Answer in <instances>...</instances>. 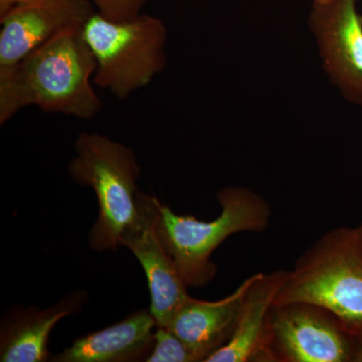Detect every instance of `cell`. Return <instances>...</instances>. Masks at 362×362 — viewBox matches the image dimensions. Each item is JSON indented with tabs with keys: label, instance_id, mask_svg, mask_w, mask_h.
Returning <instances> with one entry per match:
<instances>
[{
	"label": "cell",
	"instance_id": "obj_1",
	"mask_svg": "<svg viewBox=\"0 0 362 362\" xmlns=\"http://www.w3.org/2000/svg\"><path fill=\"white\" fill-rule=\"evenodd\" d=\"M83 28L59 33L0 74V125L30 106L82 120L98 115L103 103L92 85L96 59Z\"/></svg>",
	"mask_w": 362,
	"mask_h": 362
},
{
	"label": "cell",
	"instance_id": "obj_2",
	"mask_svg": "<svg viewBox=\"0 0 362 362\" xmlns=\"http://www.w3.org/2000/svg\"><path fill=\"white\" fill-rule=\"evenodd\" d=\"M305 302L327 309L362 337V233L333 228L307 247L287 272L275 304Z\"/></svg>",
	"mask_w": 362,
	"mask_h": 362
},
{
	"label": "cell",
	"instance_id": "obj_3",
	"mask_svg": "<svg viewBox=\"0 0 362 362\" xmlns=\"http://www.w3.org/2000/svg\"><path fill=\"white\" fill-rule=\"evenodd\" d=\"M221 213L213 221L180 216L159 201L157 230L185 285L202 288L216 277L214 251L230 235L262 233L270 226L272 206L246 187H228L216 194Z\"/></svg>",
	"mask_w": 362,
	"mask_h": 362
},
{
	"label": "cell",
	"instance_id": "obj_4",
	"mask_svg": "<svg viewBox=\"0 0 362 362\" xmlns=\"http://www.w3.org/2000/svg\"><path fill=\"white\" fill-rule=\"evenodd\" d=\"M68 166L71 180L93 188L99 213L90 233L94 251H114L138 214L141 168L133 149L99 133L82 132Z\"/></svg>",
	"mask_w": 362,
	"mask_h": 362
},
{
	"label": "cell",
	"instance_id": "obj_5",
	"mask_svg": "<svg viewBox=\"0 0 362 362\" xmlns=\"http://www.w3.org/2000/svg\"><path fill=\"white\" fill-rule=\"evenodd\" d=\"M83 35L96 59L93 82L118 99L146 87L165 68L168 28L160 18L141 13L115 21L96 11Z\"/></svg>",
	"mask_w": 362,
	"mask_h": 362
},
{
	"label": "cell",
	"instance_id": "obj_6",
	"mask_svg": "<svg viewBox=\"0 0 362 362\" xmlns=\"http://www.w3.org/2000/svg\"><path fill=\"white\" fill-rule=\"evenodd\" d=\"M361 339L317 305L274 304L267 322L264 362H358Z\"/></svg>",
	"mask_w": 362,
	"mask_h": 362
},
{
	"label": "cell",
	"instance_id": "obj_7",
	"mask_svg": "<svg viewBox=\"0 0 362 362\" xmlns=\"http://www.w3.org/2000/svg\"><path fill=\"white\" fill-rule=\"evenodd\" d=\"M308 26L343 99L362 107V13L357 0H312Z\"/></svg>",
	"mask_w": 362,
	"mask_h": 362
},
{
	"label": "cell",
	"instance_id": "obj_8",
	"mask_svg": "<svg viewBox=\"0 0 362 362\" xmlns=\"http://www.w3.org/2000/svg\"><path fill=\"white\" fill-rule=\"evenodd\" d=\"M158 204L156 197L139 192L137 216L123 233L121 245L133 252L144 270L151 299L149 310L157 327L168 328L192 297L157 230Z\"/></svg>",
	"mask_w": 362,
	"mask_h": 362
},
{
	"label": "cell",
	"instance_id": "obj_9",
	"mask_svg": "<svg viewBox=\"0 0 362 362\" xmlns=\"http://www.w3.org/2000/svg\"><path fill=\"white\" fill-rule=\"evenodd\" d=\"M97 11L89 0H35L0 18V74Z\"/></svg>",
	"mask_w": 362,
	"mask_h": 362
},
{
	"label": "cell",
	"instance_id": "obj_10",
	"mask_svg": "<svg viewBox=\"0 0 362 362\" xmlns=\"http://www.w3.org/2000/svg\"><path fill=\"white\" fill-rule=\"evenodd\" d=\"M156 319L150 310L130 314L104 329L78 337L52 356L54 362L146 361L154 345Z\"/></svg>",
	"mask_w": 362,
	"mask_h": 362
},
{
	"label": "cell",
	"instance_id": "obj_11",
	"mask_svg": "<svg viewBox=\"0 0 362 362\" xmlns=\"http://www.w3.org/2000/svg\"><path fill=\"white\" fill-rule=\"evenodd\" d=\"M255 275L247 278L230 295L216 301L190 298L173 317L168 329L189 345L206 362L230 341L247 289Z\"/></svg>",
	"mask_w": 362,
	"mask_h": 362
},
{
	"label": "cell",
	"instance_id": "obj_12",
	"mask_svg": "<svg viewBox=\"0 0 362 362\" xmlns=\"http://www.w3.org/2000/svg\"><path fill=\"white\" fill-rule=\"evenodd\" d=\"M287 270L257 273L247 289L230 341L206 362H264L267 322Z\"/></svg>",
	"mask_w": 362,
	"mask_h": 362
},
{
	"label": "cell",
	"instance_id": "obj_13",
	"mask_svg": "<svg viewBox=\"0 0 362 362\" xmlns=\"http://www.w3.org/2000/svg\"><path fill=\"white\" fill-rule=\"evenodd\" d=\"M84 299V293H76L45 310L30 307L11 312L1 323L0 361H49L52 330L64 317L81 309Z\"/></svg>",
	"mask_w": 362,
	"mask_h": 362
},
{
	"label": "cell",
	"instance_id": "obj_14",
	"mask_svg": "<svg viewBox=\"0 0 362 362\" xmlns=\"http://www.w3.org/2000/svg\"><path fill=\"white\" fill-rule=\"evenodd\" d=\"M147 362H202L204 358L168 328L157 327Z\"/></svg>",
	"mask_w": 362,
	"mask_h": 362
},
{
	"label": "cell",
	"instance_id": "obj_15",
	"mask_svg": "<svg viewBox=\"0 0 362 362\" xmlns=\"http://www.w3.org/2000/svg\"><path fill=\"white\" fill-rule=\"evenodd\" d=\"M97 13L110 21L131 20L141 14L146 0H89Z\"/></svg>",
	"mask_w": 362,
	"mask_h": 362
},
{
	"label": "cell",
	"instance_id": "obj_16",
	"mask_svg": "<svg viewBox=\"0 0 362 362\" xmlns=\"http://www.w3.org/2000/svg\"><path fill=\"white\" fill-rule=\"evenodd\" d=\"M33 1L35 0H0V18L16 7L25 6Z\"/></svg>",
	"mask_w": 362,
	"mask_h": 362
},
{
	"label": "cell",
	"instance_id": "obj_17",
	"mask_svg": "<svg viewBox=\"0 0 362 362\" xmlns=\"http://www.w3.org/2000/svg\"><path fill=\"white\" fill-rule=\"evenodd\" d=\"M359 339H361V349H359L358 362H362V337L359 338Z\"/></svg>",
	"mask_w": 362,
	"mask_h": 362
},
{
	"label": "cell",
	"instance_id": "obj_18",
	"mask_svg": "<svg viewBox=\"0 0 362 362\" xmlns=\"http://www.w3.org/2000/svg\"><path fill=\"white\" fill-rule=\"evenodd\" d=\"M358 228H359V230H361V233H362V223H361V226H358Z\"/></svg>",
	"mask_w": 362,
	"mask_h": 362
}]
</instances>
